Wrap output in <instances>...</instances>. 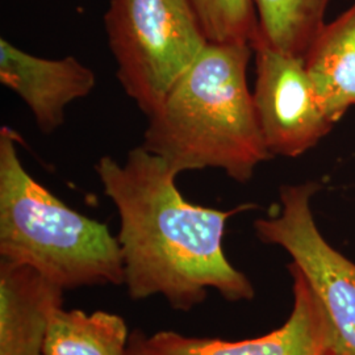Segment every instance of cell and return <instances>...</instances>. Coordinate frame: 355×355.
<instances>
[{"instance_id": "6da1fadb", "label": "cell", "mask_w": 355, "mask_h": 355, "mask_svg": "<svg viewBox=\"0 0 355 355\" xmlns=\"http://www.w3.org/2000/svg\"><path fill=\"white\" fill-rule=\"evenodd\" d=\"M95 171L119 212L124 284L133 300L161 295L189 312L208 290L232 303L253 299L252 282L229 262L223 239L229 220L255 204L220 211L187 202L177 173L141 145L123 164L104 155Z\"/></svg>"}, {"instance_id": "7a4b0ae2", "label": "cell", "mask_w": 355, "mask_h": 355, "mask_svg": "<svg viewBox=\"0 0 355 355\" xmlns=\"http://www.w3.org/2000/svg\"><path fill=\"white\" fill-rule=\"evenodd\" d=\"M253 55L250 44L209 42L148 116L141 146L178 175L218 168L248 183L271 158L248 86Z\"/></svg>"}, {"instance_id": "3957f363", "label": "cell", "mask_w": 355, "mask_h": 355, "mask_svg": "<svg viewBox=\"0 0 355 355\" xmlns=\"http://www.w3.org/2000/svg\"><path fill=\"white\" fill-rule=\"evenodd\" d=\"M20 142L15 129L0 128L1 259L32 267L64 290L124 284L117 237L38 183L20 159Z\"/></svg>"}, {"instance_id": "277c9868", "label": "cell", "mask_w": 355, "mask_h": 355, "mask_svg": "<svg viewBox=\"0 0 355 355\" xmlns=\"http://www.w3.org/2000/svg\"><path fill=\"white\" fill-rule=\"evenodd\" d=\"M104 26L117 80L146 116L209 44L190 0H110Z\"/></svg>"}, {"instance_id": "5b68a950", "label": "cell", "mask_w": 355, "mask_h": 355, "mask_svg": "<svg viewBox=\"0 0 355 355\" xmlns=\"http://www.w3.org/2000/svg\"><path fill=\"white\" fill-rule=\"evenodd\" d=\"M316 182L280 187L277 215L254 223L257 237L291 255L318 293L329 321L337 355H355V263L333 248L318 229L312 199Z\"/></svg>"}, {"instance_id": "8992f818", "label": "cell", "mask_w": 355, "mask_h": 355, "mask_svg": "<svg viewBox=\"0 0 355 355\" xmlns=\"http://www.w3.org/2000/svg\"><path fill=\"white\" fill-rule=\"evenodd\" d=\"M253 49L254 108L267 150L271 157H299L315 148L336 123L318 98L304 58L262 41H255Z\"/></svg>"}, {"instance_id": "52a82bcc", "label": "cell", "mask_w": 355, "mask_h": 355, "mask_svg": "<svg viewBox=\"0 0 355 355\" xmlns=\"http://www.w3.org/2000/svg\"><path fill=\"white\" fill-rule=\"evenodd\" d=\"M293 306L287 321L262 337L242 341L189 337L164 330L146 337L152 355H333L329 321L318 293L293 262Z\"/></svg>"}, {"instance_id": "ba28073f", "label": "cell", "mask_w": 355, "mask_h": 355, "mask_svg": "<svg viewBox=\"0 0 355 355\" xmlns=\"http://www.w3.org/2000/svg\"><path fill=\"white\" fill-rule=\"evenodd\" d=\"M0 82L26 103L38 129L51 135L64 124L66 108L94 91L96 76L73 55L42 58L0 38Z\"/></svg>"}, {"instance_id": "9c48e42d", "label": "cell", "mask_w": 355, "mask_h": 355, "mask_svg": "<svg viewBox=\"0 0 355 355\" xmlns=\"http://www.w3.org/2000/svg\"><path fill=\"white\" fill-rule=\"evenodd\" d=\"M64 288L32 267L0 261V355H42Z\"/></svg>"}, {"instance_id": "30bf717a", "label": "cell", "mask_w": 355, "mask_h": 355, "mask_svg": "<svg viewBox=\"0 0 355 355\" xmlns=\"http://www.w3.org/2000/svg\"><path fill=\"white\" fill-rule=\"evenodd\" d=\"M304 62L327 114L337 124L355 105V3L322 26Z\"/></svg>"}, {"instance_id": "8fae6325", "label": "cell", "mask_w": 355, "mask_h": 355, "mask_svg": "<svg viewBox=\"0 0 355 355\" xmlns=\"http://www.w3.org/2000/svg\"><path fill=\"white\" fill-rule=\"evenodd\" d=\"M128 328L119 315L60 308L51 318L42 355H127Z\"/></svg>"}, {"instance_id": "7c38bea8", "label": "cell", "mask_w": 355, "mask_h": 355, "mask_svg": "<svg viewBox=\"0 0 355 355\" xmlns=\"http://www.w3.org/2000/svg\"><path fill=\"white\" fill-rule=\"evenodd\" d=\"M330 0H254L259 35L257 41L292 57L305 58L325 26Z\"/></svg>"}, {"instance_id": "4fadbf2b", "label": "cell", "mask_w": 355, "mask_h": 355, "mask_svg": "<svg viewBox=\"0 0 355 355\" xmlns=\"http://www.w3.org/2000/svg\"><path fill=\"white\" fill-rule=\"evenodd\" d=\"M209 42L254 45L259 35L254 0H190Z\"/></svg>"}, {"instance_id": "5bb4252c", "label": "cell", "mask_w": 355, "mask_h": 355, "mask_svg": "<svg viewBox=\"0 0 355 355\" xmlns=\"http://www.w3.org/2000/svg\"><path fill=\"white\" fill-rule=\"evenodd\" d=\"M127 355H152L146 346V337L140 331L132 334L128 343Z\"/></svg>"}, {"instance_id": "9a60e30c", "label": "cell", "mask_w": 355, "mask_h": 355, "mask_svg": "<svg viewBox=\"0 0 355 355\" xmlns=\"http://www.w3.org/2000/svg\"><path fill=\"white\" fill-rule=\"evenodd\" d=\"M333 355H337V354H336V353H334V354H333Z\"/></svg>"}]
</instances>
